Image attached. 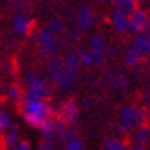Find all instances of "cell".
I'll use <instances>...</instances> for the list:
<instances>
[{
    "mask_svg": "<svg viewBox=\"0 0 150 150\" xmlns=\"http://www.w3.org/2000/svg\"><path fill=\"white\" fill-rule=\"evenodd\" d=\"M24 111H25V113H24V118H25L30 125H37V127H41L44 122H47V106L44 105L42 100L29 98L27 96Z\"/></svg>",
    "mask_w": 150,
    "mask_h": 150,
    "instance_id": "6da1fadb",
    "label": "cell"
},
{
    "mask_svg": "<svg viewBox=\"0 0 150 150\" xmlns=\"http://www.w3.org/2000/svg\"><path fill=\"white\" fill-rule=\"evenodd\" d=\"M147 25H149V19H147L145 12L140 10V8H133L132 15H130V19H128V29L132 32L138 34V32H143L147 29Z\"/></svg>",
    "mask_w": 150,
    "mask_h": 150,
    "instance_id": "7a4b0ae2",
    "label": "cell"
},
{
    "mask_svg": "<svg viewBox=\"0 0 150 150\" xmlns=\"http://www.w3.org/2000/svg\"><path fill=\"white\" fill-rule=\"evenodd\" d=\"M132 49L135 51L138 56L150 54V35L149 34H138L133 41Z\"/></svg>",
    "mask_w": 150,
    "mask_h": 150,
    "instance_id": "3957f363",
    "label": "cell"
},
{
    "mask_svg": "<svg viewBox=\"0 0 150 150\" xmlns=\"http://www.w3.org/2000/svg\"><path fill=\"white\" fill-rule=\"evenodd\" d=\"M111 22H113L115 29L120 30V32H125V30L128 29V17H127L125 12L118 10V8H116L115 12H113V15H111Z\"/></svg>",
    "mask_w": 150,
    "mask_h": 150,
    "instance_id": "277c9868",
    "label": "cell"
},
{
    "mask_svg": "<svg viewBox=\"0 0 150 150\" xmlns=\"http://www.w3.org/2000/svg\"><path fill=\"white\" fill-rule=\"evenodd\" d=\"M12 25H14L17 34H24V32L29 30V19L24 17V15H17V17H14V21H12Z\"/></svg>",
    "mask_w": 150,
    "mask_h": 150,
    "instance_id": "5b68a950",
    "label": "cell"
},
{
    "mask_svg": "<svg viewBox=\"0 0 150 150\" xmlns=\"http://www.w3.org/2000/svg\"><path fill=\"white\" fill-rule=\"evenodd\" d=\"M78 21L81 24V27H89L91 25V22H93V12L89 10L88 7H84L79 10V14H78Z\"/></svg>",
    "mask_w": 150,
    "mask_h": 150,
    "instance_id": "8992f818",
    "label": "cell"
},
{
    "mask_svg": "<svg viewBox=\"0 0 150 150\" xmlns=\"http://www.w3.org/2000/svg\"><path fill=\"white\" fill-rule=\"evenodd\" d=\"M37 39L41 41V44H46L44 47H52V46H54V41H52V35L49 34V32H46V30H44V32H41V35H39Z\"/></svg>",
    "mask_w": 150,
    "mask_h": 150,
    "instance_id": "52a82bcc",
    "label": "cell"
},
{
    "mask_svg": "<svg viewBox=\"0 0 150 150\" xmlns=\"http://www.w3.org/2000/svg\"><path fill=\"white\" fill-rule=\"evenodd\" d=\"M10 125H12V120H10V116H8L5 111H0V130H7V128H10Z\"/></svg>",
    "mask_w": 150,
    "mask_h": 150,
    "instance_id": "ba28073f",
    "label": "cell"
},
{
    "mask_svg": "<svg viewBox=\"0 0 150 150\" xmlns=\"http://www.w3.org/2000/svg\"><path fill=\"white\" fill-rule=\"evenodd\" d=\"M66 149L68 150H83V143L78 138H71L66 142Z\"/></svg>",
    "mask_w": 150,
    "mask_h": 150,
    "instance_id": "9c48e42d",
    "label": "cell"
},
{
    "mask_svg": "<svg viewBox=\"0 0 150 150\" xmlns=\"http://www.w3.org/2000/svg\"><path fill=\"white\" fill-rule=\"evenodd\" d=\"M105 150H125V147L118 140H108L106 145H105Z\"/></svg>",
    "mask_w": 150,
    "mask_h": 150,
    "instance_id": "30bf717a",
    "label": "cell"
},
{
    "mask_svg": "<svg viewBox=\"0 0 150 150\" xmlns=\"http://www.w3.org/2000/svg\"><path fill=\"white\" fill-rule=\"evenodd\" d=\"M12 150H30V147H29V143H25V142H21L17 147H14Z\"/></svg>",
    "mask_w": 150,
    "mask_h": 150,
    "instance_id": "8fae6325",
    "label": "cell"
},
{
    "mask_svg": "<svg viewBox=\"0 0 150 150\" xmlns=\"http://www.w3.org/2000/svg\"><path fill=\"white\" fill-rule=\"evenodd\" d=\"M8 95L14 96V98H17V96H19V89H17V86H14V88L8 89Z\"/></svg>",
    "mask_w": 150,
    "mask_h": 150,
    "instance_id": "7c38bea8",
    "label": "cell"
},
{
    "mask_svg": "<svg viewBox=\"0 0 150 150\" xmlns=\"http://www.w3.org/2000/svg\"><path fill=\"white\" fill-rule=\"evenodd\" d=\"M135 150H143V149H142V147H138V149H135Z\"/></svg>",
    "mask_w": 150,
    "mask_h": 150,
    "instance_id": "4fadbf2b",
    "label": "cell"
}]
</instances>
